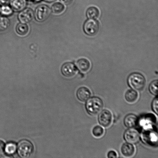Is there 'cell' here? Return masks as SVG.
Returning <instances> with one entry per match:
<instances>
[{"label": "cell", "instance_id": "obj_1", "mask_svg": "<svg viewBox=\"0 0 158 158\" xmlns=\"http://www.w3.org/2000/svg\"><path fill=\"white\" fill-rule=\"evenodd\" d=\"M86 101V110L88 114L91 115H97L103 109V102L100 98L97 97L90 98Z\"/></svg>", "mask_w": 158, "mask_h": 158}, {"label": "cell", "instance_id": "obj_2", "mask_svg": "<svg viewBox=\"0 0 158 158\" xmlns=\"http://www.w3.org/2000/svg\"><path fill=\"white\" fill-rule=\"evenodd\" d=\"M146 82L145 77L138 73H134L131 74L128 78V85L135 91L142 90L145 88Z\"/></svg>", "mask_w": 158, "mask_h": 158}, {"label": "cell", "instance_id": "obj_3", "mask_svg": "<svg viewBox=\"0 0 158 158\" xmlns=\"http://www.w3.org/2000/svg\"><path fill=\"white\" fill-rule=\"evenodd\" d=\"M34 148L31 142L27 140H23L19 142L18 152L19 156L23 158L30 157L34 152Z\"/></svg>", "mask_w": 158, "mask_h": 158}, {"label": "cell", "instance_id": "obj_4", "mask_svg": "<svg viewBox=\"0 0 158 158\" xmlns=\"http://www.w3.org/2000/svg\"><path fill=\"white\" fill-rule=\"evenodd\" d=\"M50 8L45 5L39 6L35 9L34 16L35 20L39 22H43L50 16L51 14Z\"/></svg>", "mask_w": 158, "mask_h": 158}, {"label": "cell", "instance_id": "obj_5", "mask_svg": "<svg viewBox=\"0 0 158 158\" xmlns=\"http://www.w3.org/2000/svg\"><path fill=\"white\" fill-rule=\"evenodd\" d=\"M100 28L99 24L94 19L87 20L84 24L83 29L85 33L90 36H94L97 35Z\"/></svg>", "mask_w": 158, "mask_h": 158}, {"label": "cell", "instance_id": "obj_6", "mask_svg": "<svg viewBox=\"0 0 158 158\" xmlns=\"http://www.w3.org/2000/svg\"><path fill=\"white\" fill-rule=\"evenodd\" d=\"M99 123L105 128L109 127L112 123V113L108 110H104L100 113L98 117Z\"/></svg>", "mask_w": 158, "mask_h": 158}, {"label": "cell", "instance_id": "obj_7", "mask_svg": "<svg viewBox=\"0 0 158 158\" xmlns=\"http://www.w3.org/2000/svg\"><path fill=\"white\" fill-rule=\"evenodd\" d=\"M124 138L128 143L136 144L140 140V135L137 130L134 128H130L125 131Z\"/></svg>", "mask_w": 158, "mask_h": 158}, {"label": "cell", "instance_id": "obj_8", "mask_svg": "<svg viewBox=\"0 0 158 158\" xmlns=\"http://www.w3.org/2000/svg\"><path fill=\"white\" fill-rule=\"evenodd\" d=\"M18 19L20 22L27 24L32 21L34 17L33 11L30 8L25 9L18 15Z\"/></svg>", "mask_w": 158, "mask_h": 158}, {"label": "cell", "instance_id": "obj_9", "mask_svg": "<svg viewBox=\"0 0 158 158\" xmlns=\"http://www.w3.org/2000/svg\"><path fill=\"white\" fill-rule=\"evenodd\" d=\"M61 72L64 76L67 78H72L77 73V69L75 65L72 63H67L63 65Z\"/></svg>", "mask_w": 158, "mask_h": 158}, {"label": "cell", "instance_id": "obj_10", "mask_svg": "<svg viewBox=\"0 0 158 158\" xmlns=\"http://www.w3.org/2000/svg\"><path fill=\"white\" fill-rule=\"evenodd\" d=\"M77 69L82 73H86L90 70L91 64L90 61L86 59L81 58L77 61Z\"/></svg>", "mask_w": 158, "mask_h": 158}, {"label": "cell", "instance_id": "obj_11", "mask_svg": "<svg viewBox=\"0 0 158 158\" xmlns=\"http://www.w3.org/2000/svg\"><path fill=\"white\" fill-rule=\"evenodd\" d=\"M139 123V118L134 114H127L124 118V123L125 126L128 128H133Z\"/></svg>", "mask_w": 158, "mask_h": 158}, {"label": "cell", "instance_id": "obj_12", "mask_svg": "<svg viewBox=\"0 0 158 158\" xmlns=\"http://www.w3.org/2000/svg\"><path fill=\"white\" fill-rule=\"evenodd\" d=\"M121 152L122 155L126 157H131L134 156L135 152V149L132 144L126 143L122 145Z\"/></svg>", "mask_w": 158, "mask_h": 158}, {"label": "cell", "instance_id": "obj_13", "mask_svg": "<svg viewBox=\"0 0 158 158\" xmlns=\"http://www.w3.org/2000/svg\"><path fill=\"white\" fill-rule=\"evenodd\" d=\"M77 97L78 100L82 102H85L91 97V92L88 88L81 87L77 91Z\"/></svg>", "mask_w": 158, "mask_h": 158}, {"label": "cell", "instance_id": "obj_14", "mask_svg": "<svg viewBox=\"0 0 158 158\" xmlns=\"http://www.w3.org/2000/svg\"><path fill=\"white\" fill-rule=\"evenodd\" d=\"M10 6L15 12H20L25 9L27 5L26 0H10Z\"/></svg>", "mask_w": 158, "mask_h": 158}, {"label": "cell", "instance_id": "obj_15", "mask_svg": "<svg viewBox=\"0 0 158 158\" xmlns=\"http://www.w3.org/2000/svg\"><path fill=\"white\" fill-rule=\"evenodd\" d=\"M143 140L145 141L146 143L151 144V142H152L154 143L156 142H157V135L155 131L148 130V131H145L143 133Z\"/></svg>", "mask_w": 158, "mask_h": 158}, {"label": "cell", "instance_id": "obj_16", "mask_svg": "<svg viewBox=\"0 0 158 158\" xmlns=\"http://www.w3.org/2000/svg\"><path fill=\"white\" fill-rule=\"evenodd\" d=\"M139 94L137 91L133 89H128L125 94V98L130 103H135L138 99Z\"/></svg>", "mask_w": 158, "mask_h": 158}, {"label": "cell", "instance_id": "obj_17", "mask_svg": "<svg viewBox=\"0 0 158 158\" xmlns=\"http://www.w3.org/2000/svg\"><path fill=\"white\" fill-rule=\"evenodd\" d=\"M100 14V10L95 7H89L86 11L87 16L91 19H97L99 17Z\"/></svg>", "mask_w": 158, "mask_h": 158}, {"label": "cell", "instance_id": "obj_18", "mask_svg": "<svg viewBox=\"0 0 158 158\" xmlns=\"http://www.w3.org/2000/svg\"><path fill=\"white\" fill-rule=\"evenodd\" d=\"M29 27L27 25L23 23H20L17 26L16 32L18 35L21 36H24L27 35L29 32Z\"/></svg>", "mask_w": 158, "mask_h": 158}, {"label": "cell", "instance_id": "obj_19", "mask_svg": "<svg viewBox=\"0 0 158 158\" xmlns=\"http://www.w3.org/2000/svg\"><path fill=\"white\" fill-rule=\"evenodd\" d=\"M10 26V21L8 18L5 16L0 17V32L6 31Z\"/></svg>", "mask_w": 158, "mask_h": 158}, {"label": "cell", "instance_id": "obj_20", "mask_svg": "<svg viewBox=\"0 0 158 158\" xmlns=\"http://www.w3.org/2000/svg\"><path fill=\"white\" fill-rule=\"evenodd\" d=\"M65 10V7L62 4L57 2L52 5V10L54 14L59 15L62 13Z\"/></svg>", "mask_w": 158, "mask_h": 158}, {"label": "cell", "instance_id": "obj_21", "mask_svg": "<svg viewBox=\"0 0 158 158\" xmlns=\"http://www.w3.org/2000/svg\"><path fill=\"white\" fill-rule=\"evenodd\" d=\"M17 150L16 144L13 142H9L7 144L6 147H5L4 151L6 154L9 155L15 154Z\"/></svg>", "mask_w": 158, "mask_h": 158}, {"label": "cell", "instance_id": "obj_22", "mask_svg": "<svg viewBox=\"0 0 158 158\" xmlns=\"http://www.w3.org/2000/svg\"><path fill=\"white\" fill-rule=\"evenodd\" d=\"M104 132L103 128L100 125H97L93 128L92 134L96 138L101 137L103 136Z\"/></svg>", "mask_w": 158, "mask_h": 158}, {"label": "cell", "instance_id": "obj_23", "mask_svg": "<svg viewBox=\"0 0 158 158\" xmlns=\"http://www.w3.org/2000/svg\"><path fill=\"white\" fill-rule=\"evenodd\" d=\"M0 12L2 15L4 16H9L13 13V10L11 7H9L7 5L2 6L0 8Z\"/></svg>", "mask_w": 158, "mask_h": 158}, {"label": "cell", "instance_id": "obj_24", "mask_svg": "<svg viewBox=\"0 0 158 158\" xmlns=\"http://www.w3.org/2000/svg\"><path fill=\"white\" fill-rule=\"evenodd\" d=\"M150 92L154 96L158 94V81L155 80L152 82L149 87Z\"/></svg>", "mask_w": 158, "mask_h": 158}, {"label": "cell", "instance_id": "obj_25", "mask_svg": "<svg viewBox=\"0 0 158 158\" xmlns=\"http://www.w3.org/2000/svg\"><path fill=\"white\" fill-rule=\"evenodd\" d=\"M158 98L157 97L153 101L152 103V108L153 111H154L157 114H158Z\"/></svg>", "mask_w": 158, "mask_h": 158}, {"label": "cell", "instance_id": "obj_26", "mask_svg": "<svg viewBox=\"0 0 158 158\" xmlns=\"http://www.w3.org/2000/svg\"><path fill=\"white\" fill-rule=\"evenodd\" d=\"M107 157L109 158H116L118 157L117 152L115 151H111L108 152Z\"/></svg>", "mask_w": 158, "mask_h": 158}, {"label": "cell", "instance_id": "obj_27", "mask_svg": "<svg viewBox=\"0 0 158 158\" xmlns=\"http://www.w3.org/2000/svg\"><path fill=\"white\" fill-rule=\"evenodd\" d=\"M5 144L2 141L0 140V156L2 155L5 150Z\"/></svg>", "mask_w": 158, "mask_h": 158}, {"label": "cell", "instance_id": "obj_28", "mask_svg": "<svg viewBox=\"0 0 158 158\" xmlns=\"http://www.w3.org/2000/svg\"><path fill=\"white\" fill-rule=\"evenodd\" d=\"M73 0H60L61 2L63 4L66 5H69L72 2Z\"/></svg>", "mask_w": 158, "mask_h": 158}, {"label": "cell", "instance_id": "obj_29", "mask_svg": "<svg viewBox=\"0 0 158 158\" xmlns=\"http://www.w3.org/2000/svg\"><path fill=\"white\" fill-rule=\"evenodd\" d=\"M10 1V0H0V5L1 6L7 5Z\"/></svg>", "mask_w": 158, "mask_h": 158}, {"label": "cell", "instance_id": "obj_30", "mask_svg": "<svg viewBox=\"0 0 158 158\" xmlns=\"http://www.w3.org/2000/svg\"><path fill=\"white\" fill-rule=\"evenodd\" d=\"M44 1L48 2H52L55 1V0H44Z\"/></svg>", "mask_w": 158, "mask_h": 158}, {"label": "cell", "instance_id": "obj_31", "mask_svg": "<svg viewBox=\"0 0 158 158\" xmlns=\"http://www.w3.org/2000/svg\"><path fill=\"white\" fill-rule=\"evenodd\" d=\"M29 1L38 2L40 1V0H29Z\"/></svg>", "mask_w": 158, "mask_h": 158}]
</instances>
